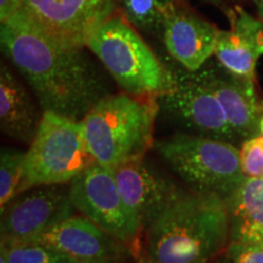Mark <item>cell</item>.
<instances>
[{"instance_id":"27","label":"cell","mask_w":263,"mask_h":263,"mask_svg":"<svg viewBox=\"0 0 263 263\" xmlns=\"http://www.w3.org/2000/svg\"><path fill=\"white\" fill-rule=\"evenodd\" d=\"M259 134L263 137V117L261 120V124H259Z\"/></svg>"},{"instance_id":"7","label":"cell","mask_w":263,"mask_h":263,"mask_svg":"<svg viewBox=\"0 0 263 263\" xmlns=\"http://www.w3.org/2000/svg\"><path fill=\"white\" fill-rule=\"evenodd\" d=\"M70 199L76 211L139 257L143 233L123 202L112 171L98 163L84 170L70 182Z\"/></svg>"},{"instance_id":"25","label":"cell","mask_w":263,"mask_h":263,"mask_svg":"<svg viewBox=\"0 0 263 263\" xmlns=\"http://www.w3.org/2000/svg\"><path fill=\"white\" fill-rule=\"evenodd\" d=\"M251 2L255 4L256 9H257V11H258L259 17H261L263 21V0H251Z\"/></svg>"},{"instance_id":"17","label":"cell","mask_w":263,"mask_h":263,"mask_svg":"<svg viewBox=\"0 0 263 263\" xmlns=\"http://www.w3.org/2000/svg\"><path fill=\"white\" fill-rule=\"evenodd\" d=\"M226 203L230 242L263 241V178H246Z\"/></svg>"},{"instance_id":"12","label":"cell","mask_w":263,"mask_h":263,"mask_svg":"<svg viewBox=\"0 0 263 263\" xmlns=\"http://www.w3.org/2000/svg\"><path fill=\"white\" fill-rule=\"evenodd\" d=\"M112 172L123 202L141 233L149 229L183 190L144 159L121 164Z\"/></svg>"},{"instance_id":"9","label":"cell","mask_w":263,"mask_h":263,"mask_svg":"<svg viewBox=\"0 0 263 263\" xmlns=\"http://www.w3.org/2000/svg\"><path fill=\"white\" fill-rule=\"evenodd\" d=\"M176 88L159 98L162 107L173 120L196 136L238 143L226 112L201 70L173 71Z\"/></svg>"},{"instance_id":"20","label":"cell","mask_w":263,"mask_h":263,"mask_svg":"<svg viewBox=\"0 0 263 263\" xmlns=\"http://www.w3.org/2000/svg\"><path fill=\"white\" fill-rule=\"evenodd\" d=\"M0 263H73L58 250L43 244L3 245Z\"/></svg>"},{"instance_id":"16","label":"cell","mask_w":263,"mask_h":263,"mask_svg":"<svg viewBox=\"0 0 263 263\" xmlns=\"http://www.w3.org/2000/svg\"><path fill=\"white\" fill-rule=\"evenodd\" d=\"M42 116L28 91L5 64L0 66V127L6 136L28 144L34 139Z\"/></svg>"},{"instance_id":"5","label":"cell","mask_w":263,"mask_h":263,"mask_svg":"<svg viewBox=\"0 0 263 263\" xmlns=\"http://www.w3.org/2000/svg\"><path fill=\"white\" fill-rule=\"evenodd\" d=\"M164 162L190 190L227 200L245 182L234 144L196 134H176L154 144Z\"/></svg>"},{"instance_id":"24","label":"cell","mask_w":263,"mask_h":263,"mask_svg":"<svg viewBox=\"0 0 263 263\" xmlns=\"http://www.w3.org/2000/svg\"><path fill=\"white\" fill-rule=\"evenodd\" d=\"M202 2L207 3V4H211L213 6H216V8L221 9L223 12L226 14V11L230 8L229 3L230 0H202Z\"/></svg>"},{"instance_id":"6","label":"cell","mask_w":263,"mask_h":263,"mask_svg":"<svg viewBox=\"0 0 263 263\" xmlns=\"http://www.w3.org/2000/svg\"><path fill=\"white\" fill-rule=\"evenodd\" d=\"M95 163L82 121L43 112L37 134L25 153L20 194L42 185L70 183Z\"/></svg>"},{"instance_id":"19","label":"cell","mask_w":263,"mask_h":263,"mask_svg":"<svg viewBox=\"0 0 263 263\" xmlns=\"http://www.w3.org/2000/svg\"><path fill=\"white\" fill-rule=\"evenodd\" d=\"M25 153L3 149L0 155V210L20 194L24 177Z\"/></svg>"},{"instance_id":"22","label":"cell","mask_w":263,"mask_h":263,"mask_svg":"<svg viewBox=\"0 0 263 263\" xmlns=\"http://www.w3.org/2000/svg\"><path fill=\"white\" fill-rule=\"evenodd\" d=\"M228 255L233 263H263V241L230 242Z\"/></svg>"},{"instance_id":"4","label":"cell","mask_w":263,"mask_h":263,"mask_svg":"<svg viewBox=\"0 0 263 263\" xmlns=\"http://www.w3.org/2000/svg\"><path fill=\"white\" fill-rule=\"evenodd\" d=\"M87 48L124 93L159 99L176 88L174 72L156 57L120 9L90 35Z\"/></svg>"},{"instance_id":"15","label":"cell","mask_w":263,"mask_h":263,"mask_svg":"<svg viewBox=\"0 0 263 263\" xmlns=\"http://www.w3.org/2000/svg\"><path fill=\"white\" fill-rule=\"evenodd\" d=\"M229 29H219L215 57L230 73L256 81V65L263 55V24L241 6L226 11Z\"/></svg>"},{"instance_id":"11","label":"cell","mask_w":263,"mask_h":263,"mask_svg":"<svg viewBox=\"0 0 263 263\" xmlns=\"http://www.w3.org/2000/svg\"><path fill=\"white\" fill-rule=\"evenodd\" d=\"M218 32L185 0H170L164 9L163 43L171 57L185 70L199 71L215 55Z\"/></svg>"},{"instance_id":"18","label":"cell","mask_w":263,"mask_h":263,"mask_svg":"<svg viewBox=\"0 0 263 263\" xmlns=\"http://www.w3.org/2000/svg\"><path fill=\"white\" fill-rule=\"evenodd\" d=\"M120 10L137 29L162 32L164 9L170 0H116Z\"/></svg>"},{"instance_id":"1","label":"cell","mask_w":263,"mask_h":263,"mask_svg":"<svg viewBox=\"0 0 263 263\" xmlns=\"http://www.w3.org/2000/svg\"><path fill=\"white\" fill-rule=\"evenodd\" d=\"M2 49L34 91L43 112L82 121L107 95L83 48L52 41L21 20L2 24Z\"/></svg>"},{"instance_id":"21","label":"cell","mask_w":263,"mask_h":263,"mask_svg":"<svg viewBox=\"0 0 263 263\" xmlns=\"http://www.w3.org/2000/svg\"><path fill=\"white\" fill-rule=\"evenodd\" d=\"M240 161L246 178H263V137L242 141Z\"/></svg>"},{"instance_id":"23","label":"cell","mask_w":263,"mask_h":263,"mask_svg":"<svg viewBox=\"0 0 263 263\" xmlns=\"http://www.w3.org/2000/svg\"><path fill=\"white\" fill-rule=\"evenodd\" d=\"M25 0H0V20L5 24L20 11Z\"/></svg>"},{"instance_id":"13","label":"cell","mask_w":263,"mask_h":263,"mask_svg":"<svg viewBox=\"0 0 263 263\" xmlns=\"http://www.w3.org/2000/svg\"><path fill=\"white\" fill-rule=\"evenodd\" d=\"M32 244L58 250L73 263H122L126 246L82 216H71L47 230Z\"/></svg>"},{"instance_id":"3","label":"cell","mask_w":263,"mask_h":263,"mask_svg":"<svg viewBox=\"0 0 263 263\" xmlns=\"http://www.w3.org/2000/svg\"><path fill=\"white\" fill-rule=\"evenodd\" d=\"M159 99L128 93L105 95L85 115L83 124L88 149L95 162L107 170L144 159L154 145V124Z\"/></svg>"},{"instance_id":"10","label":"cell","mask_w":263,"mask_h":263,"mask_svg":"<svg viewBox=\"0 0 263 263\" xmlns=\"http://www.w3.org/2000/svg\"><path fill=\"white\" fill-rule=\"evenodd\" d=\"M74 211L70 188L64 184L26 190L2 210V244H32L43 233L73 216Z\"/></svg>"},{"instance_id":"26","label":"cell","mask_w":263,"mask_h":263,"mask_svg":"<svg viewBox=\"0 0 263 263\" xmlns=\"http://www.w3.org/2000/svg\"><path fill=\"white\" fill-rule=\"evenodd\" d=\"M136 261H137V263H156V262L151 261L150 258H147L146 256L143 255V254H140L139 257L136 258Z\"/></svg>"},{"instance_id":"14","label":"cell","mask_w":263,"mask_h":263,"mask_svg":"<svg viewBox=\"0 0 263 263\" xmlns=\"http://www.w3.org/2000/svg\"><path fill=\"white\" fill-rule=\"evenodd\" d=\"M200 70L221 103L238 141L259 136L263 99L256 89V81L238 77L216 62L207 61Z\"/></svg>"},{"instance_id":"2","label":"cell","mask_w":263,"mask_h":263,"mask_svg":"<svg viewBox=\"0 0 263 263\" xmlns=\"http://www.w3.org/2000/svg\"><path fill=\"white\" fill-rule=\"evenodd\" d=\"M229 233L226 200L182 190L144 233L141 254L156 263H209Z\"/></svg>"},{"instance_id":"8","label":"cell","mask_w":263,"mask_h":263,"mask_svg":"<svg viewBox=\"0 0 263 263\" xmlns=\"http://www.w3.org/2000/svg\"><path fill=\"white\" fill-rule=\"evenodd\" d=\"M118 10L116 0H25L14 17L67 47H87L90 35Z\"/></svg>"}]
</instances>
